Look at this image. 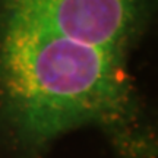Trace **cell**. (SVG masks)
Masks as SVG:
<instances>
[{"instance_id":"6da1fadb","label":"cell","mask_w":158,"mask_h":158,"mask_svg":"<svg viewBox=\"0 0 158 158\" xmlns=\"http://www.w3.org/2000/svg\"><path fill=\"white\" fill-rule=\"evenodd\" d=\"M6 92L25 126L53 136L111 111L122 94L117 50L7 16L0 48Z\"/></svg>"},{"instance_id":"7a4b0ae2","label":"cell","mask_w":158,"mask_h":158,"mask_svg":"<svg viewBox=\"0 0 158 158\" xmlns=\"http://www.w3.org/2000/svg\"><path fill=\"white\" fill-rule=\"evenodd\" d=\"M6 6L9 18L117 50L135 22L138 0H6Z\"/></svg>"}]
</instances>
